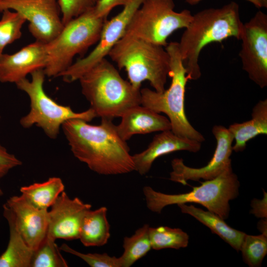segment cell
Segmentation results:
<instances>
[{
    "label": "cell",
    "mask_w": 267,
    "mask_h": 267,
    "mask_svg": "<svg viewBox=\"0 0 267 267\" xmlns=\"http://www.w3.org/2000/svg\"><path fill=\"white\" fill-rule=\"evenodd\" d=\"M61 128L74 156L91 171L103 175L135 171L130 148L112 120L101 118L100 125H92L81 119H71Z\"/></svg>",
    "instance_id": "cell-1"
},
{
    "label": "cell",
    "mask_w": 267,
    "mask_h": 267,
    "mask_svg": "<svg viewBox=\"0 0 267 267\" xmlns=\"http://www.w3.org/2000/svg\"><path fill=\"white\" fill-rule=\"evenodd\" d=\"M243 23L239 7L234 1L220 8H210L199 11L185 28L179 49L189 80L201 76L199 57L203 48L212 43H222L228 38L240 40Z\"/></svg>",
    "instance_id": "cell-2"
},
{
    "label": "cell",
    "mask_w": 267,
    "mask_h": 267,
    "mask_svg": "<svg viewBox=\"0 0 267 267\" xmlns=\"http://www.w3.org/2000/svg\"><path fill=\"white\" fill-rule=\"evenodd\" d=\"M83 94L96 116L112 120L141 105L140 89L124 80L106 58L79 79Z\"/></svg>",
    "instance_id": "cell-3"
},
{
    "label": "cell",
    "mask_w": 267,
    "mask_h": 267,
    "mask_svg": "<svg viewBox=\"0 0 267 267\" xmlns=\"http://www.w3.org/2000/svg\"><path fill=\"white\" fill-rule=\"evenodd\" d=\"M108 56L119 70L124 69L130 83L140 89L148 81L154 90L163 92L170 72V56L164 46L124 35Z\"/></svg>",
    "instance_id": "cell-4"
},
{
    "label": "cell",
    "mask_w": 267,
    "mask_h": 267,
    "mask_svg": "<svg viewBox=\"0 0 267 267\" xmlns=\"http://www.w3.org/2000/svg\"><path fill=\"white\" fill-rule=\"evenodd\" d=\"M165 49L170 56V87L163 92L148 88L140 89L141 105L157 113L167 115L171 131L176 135L202 142L203 135L195 130L187 120L184 111V95L189 80L183 65L178 43L168 44Z\"/></svg>",
    "instance_id": "cell-5"
},
{
    "label": "cell",
    "mask_w": 267,
    "mask_h": 267,
    "mask_svg": "<svg viewBox=\"0 0 267 267\" xmlns=\"http://www.w3.org/2000/svg\"><path fill=\"white\" fill-rule=\"evenodd\" d=\"M239 181L231 166L214 178L205 180L200 186L193 187L187 193L168 194L156 191L145 186L143 192L147 208L150 211L161 213L163 209L173 204L195 203L223 220L229 215V202L239 194Z\"/></svg>",
    "instance_id": "cell-6"
},
{
    "label": "cell",
    "mask_w": 267,
    "mask_h": 267,
    "mask_svg": "<svg viewBox=\"0 0 267 267\" xmlns=\"http://www.w3.org/2000/svg\"><path fill=\"white\" fill-rule=\"evenodd\" d=\"M107 20L98 17L93 7L64 25L59 34L46 44L45 76L58 77L72 64L76 55L97 43Z\"/></svg>",
    "instance_id": "cell-7"
},
{
    "label": "cell",
    "mask_w": 267,
    "mask_h": 267,
    "mask_svg": "<svg viewBox=\"0 0 267 267\" xmlns=\"http://www.w3.org/2000/svg\"><path fill=\"white\" fill-rule=\"evenodd\" d=\"M31 75V80L26 78L15 84L18 89L27 93L30 100L29 112L20 120L23 127L37 126L49 138L54 139L65 122L79 119L89 122L97 117L91 108L82 112H75L70 106L60 105L48 96L44 89L46 76L44 69L37 70Z\"/></svg>",
    "instance_id": "cell-8"
},
{
    "label": "cell",
    "mask_w": 267,
    "mask_h": 267,
    "mask_svg": "<svg viewBox=\"0 0 267 267\" xmlns=\"http://www.w3.org/2000/svg\"><path fill=\"white\" fill-rule=\"evenodd\" d=\"M175 7L173 0H145L133 16L124 35L166 47L169 37L186 28L193 17L190 10L176 12Z\"/></svg>",
    "instance_id": "cell-9"
},
{
    "label": "cell",
    "mask_w": 267,
    "mask_h": 267,
    "mask_svg": "<svg viewBox=\"0 0 267 267\" xmlns=\"http://www.w3.org/2000/svg\"><path fill=\"white\" fill-rule=\"evenodd\" d=\"M145 0H132L120 13L104 23L97 44L86 57L77 59L59 75L66 83L79 80L80 77L99 61L105 58L124 36L135 12Z\"/></svg>",
    "instance_id": "cell-10"
},
{
    "label": "cell",
    "mask_w": 267,
    "mask_h": 267,
    "mask_svg": "<svg viewBox=\"0 0 267 267\" xmlns=\"http://www.w3.org/2000/svg\"><path fill=\"white\" fill-rule=\"evenodd\" d=\"M239 53L242 69L261 89L267 86V15L259 10L243 24Z\"/></svg>",
    "instance_id": "cell-11"
},
{
    "label": "cell",
    "mask_w": 267,
    "mask_h": 267,
    "mask_svg": "<svg viewBox=\"0 0 267 267\" xmlns=\"http://www.w3.org/2000/svg\"><path fill=\"white\" fill-rule=\"evenodd\" d=\"M12 10L29 22V31L36 41L46 44L64 25L58 0H1L0 12Z\"/></svg>",
    "instance_id": "cell-12"
},
{
    "label": "cell",
    "mask_w": 267,
    "mask_h": 267,
    "mask_svg": "<svg viewBox=\"0 0 267 267\" xmlns=\"http://www.w3.org/2000/svg\"><path fill=\"white\" fill-rule=\"evenodd\" d=\"M212 133L217 140L216 148L210 162L204 167L193 168L184 165L181 158L172 161V172L170 179L183 185L188 180H209L215 178L227 168L231 166L230 156L234 138L228 129L221 125H215Z\"/></svg>",
    "instance_id": "cell-13"
},
{
    "label": "cell",
    "mask_w": 267,
    "mask_h": 267,
    "mask_svg": "<svg viewBox=\"0 0 267 267\" xmlns=\"http://www.w3.org/2000/svg\"><path fill=\"white\" fill-rule=\"evenodd\" d=\"M91 208L90 204L78 197L71 199L63 191L48 210L46 235L55 240L79 239L83 219Z\"/></svg>",
    "instance_id": "cell-14"
},
{
    "label": "cell",
    "mask_w": 267,
    "mask_h": 267,
    "mask_svg": "<svg viewBox=\"0 0 267 267\" xmlns=\"http://www.w3.org/2000/svg\"><path fill=\"white\" fill-rule=\"evenodd\" d=\"M46 44L35 41L13 54L0 56V82L17 83L46 64Z\"/></svg>",
    "instance_id": "cell-15"
},
{
    "label": "cell",
    "mask_w": 267,
    "mask_h": 267,
    "mask_svg": "<svg viewBox=\"0 0 267 267\" xmlns=\"http://www.w3.org/2000/svg\"><path fill=\"white\" fill-rule=\"evenodd\" d=\"M5 204L12 212L24 241L33 251L36 250L47 234L48 210L35 207L21 195L9 197Z\"/></svg>",
    "instance_id": "cell-16"
},
{
    "label": "cell",
    "mask_w": 267,
    "mask_h": 267,
    "mask_svg": "<svg viewBox=\"0 0 267 267\" xmlns=\"http://www.w3.org/2000/svg\"><path fill=\"white\" fill-rule=\"evenodd\" d=\"M201 147V142L180 137L171 130L161 132L154 136L146 149L132 155L135 171L141 175H145L153 162L161 156L180 150L197 152Z\"/></svg>",
    "instance_id": "cell-17"
},
{
    "label": "cell",
    "mask_w": 267,
    "mask_h": 267,
    "mask_svg": "<svg viewBox=\"0 0 267 267\" xmlns=\"http://www.w3.org/2000/svg\"><path fill=\"white\" fill-rule=\"evenodd\" d=\"M121 118L116 128L119 135L125 141L134 134L169 131L172 128L168 118L141 105L129 109Z\"/></svg>",
    "instance_id": "cell-18"
},
{
    "label": "cell",
    "mask_w": 267,
    "mask_h": 267,
    "mask_svg": "<svg viewBox=\"0 0 267 267\" xmlns=\"http://www.w3.org/2000/svg\"><path fill=\"white\" fill-rule=\"evenodd\" d=\"M3 216L8 224L9 237L7 248L0 256V267H31L34 251L23 238L6 204L3 205Z\"/></svg>",
    "instance_id": "cell-19"
},
{
    "label": "cell",
    "mask_w": 267,
    "mask_h": 267,
    "mask_svg": "<svg viewBox=\"0 0 267 267\" xmlns=\"http://www.w3.org/2000/svg\"><path fill=\"white\" fill-rule=\"evenodd\" d=\"M235 139L232 150L243 151L247 142L259 134H267V99L260 100L253 107L251 120L230 125L228 129Z\"/></svg>",
    "instance_id": "cell-20"
},
{
    "label": "cell",
    "mask_w": 267,
    "mask_h": 267,
    "mask_svg": "<svg viewBox=\"0 0 267 267\" xmlns=\"http://www.w3.org/2000/svg\"><path fill=\"white\" fill-rule=\"evenodd\" d=\"M182 213L191 215L208 227L237 251H239L246 233L231 227L218 215L193 205H178Z\"/></svg>",
    "instance_id": "cell-21"
},
{
    "label": "cell",
    "mask_w": 267,
    "mask_h": 267,
    "mask_svg": "<svg viewBox=\"0 0 267 267\" xmlns=\"http://www.w3.org/2000/svg\"><path fill=\"white\" fill-rule=\"evenodd\" d=\"M105 207L89 210L83 219L79 239L86 247L102 246L105 245L110 237V224L107 218Z\"/></svg>",
    "instance_id": "cell-22"
},
{
    "label": "cell",
    "mask_w": 267,
    "mask_h": 267,
    "mask_svg": "<svg viewBox=\"0 0 267 267\" xmlns=\"http://www.w3.org/2000/svg\"><path fill=\"white\" fill-rule=\"evenodd\" d=\"M64 184L58 177L49 178L42 182H36L21 187V195L35 207L47 210L64 191Z\"/></svg>",
    "instance_id": "cell-23"
},
{
    "label": "cell",
    "mask_w": 267,
    "mask_h": 267,
    "mask_svg": "<svg viewBox=\"0 0 267 267\" xmlns=\"http://www.w3.org/2000/svg\"><path fill=\"white\" fill-rule=\"evenodd\" d=\"M148 224L137 229L130 237H125L123 241L124 251L120 257L121 267H130L144 256L151 249L149 236Z\"/></svg>",
    "instance_id": "cell-24"
},
{
    "label": "cell",
    "mask_w": 267,
    "mask_h": 267,
    "mask_svg": "<svg viewBox=\"0 0 267 267\" xmlns=\"http://www.w3.org/2000/svg\"><path fill=\"white\" fill-rule=\"evenodd\" d=\"M149 236L152 249L156 250L185 248L189 241L188 235L181 229L168 226L150 227Z\"/></svg>",
    "instance_id": "cell-25"
},
{
    "label": "cell",
    "mask_w": 267,
    "mask_h": 267,
    "mask_svg": "<svg viewBox=\"0 0 267 267\" xmlns=\"http://www.w3.org/2000/svg\"><path fill=\"white\" fill-rule=\"evenodd\" d=\"M60 251L55 240L46 235L34 251L31 267H67V263Z\"/></svg>",
    "instance_id": "cell-26"
},
{
    "label": "cell",
    "mask_w": 267,
    "mask_h": 267,
    "mask_svg": "<svg viewBox=\"0 0 267 267\" xmlns=\"http://www.w3.org/2000/svg\"><path fill=\"white\" fill-rule=\"evenodd\" d=\"M2 13L0 19V56L8 44L20 38L22 28L26 21L22 15L11 10L5 9Z\"/></svg>",
    "instance_id": "cell-27"
},
{
    "label": "cell",
    "mask_w": 267,
    "mask_h": 267,
    "mask_svg": "<svg viewBox=\"0 0 267 267\" xmlns=\"http://www.w3.org/2000/svg\"><path fill=\"white\" fill-rule=\"evenodd\" d=\"M240 251L248 265L252 267L260 266L267 253V235L245 234Z\"/></svg>",
    "instance_id": "cell-28"
},
{
    "label": "cell",
    "mask_w": 267,
    "mask_h": 267,
    "mask_svg": "<svg viewBox=\"0 0 267 267\" xmlns=\"http://www.w3.org/2000/svg\"><path fill=\"white\" fill-rule=\"evenodd\" d=\"M60 250L78 257L91 267H121L120 258L110 256L107 253L85 254L73 249L66 244L59 247Z\"/></svg>",
    "instance_id": "cell-29"
},
{
    "label": "cell",
    "mask_w": 267,
    "mask_h": 267,
    "mask_svg": "<svg viewBox=\"0 0 267 267\" xmlns=\"http://www.w3.org/2000/svg\"><path fill=\"white\" fill-rule=\"evenodd\" d=\"M98 0H58L63 25L93 7Z\"/></svg>",
    "instance_id": "cell-30"
},
{
    "label": "cell",
    "mask_w": 267,
    "mask_h": 267,
    "mask_svg": "<svg viewBox=\"0 0 267 267\" xmlns=\"http://www.w3.org/2000/svg\"><path fill=\"white\" fill-rule=\"evenodd\" d=\"M22 162L14 155L9 153L0 144V179L4 177L12 169L21 165Z\"/></svg>",
    "instance_id": "cell-31"
},
{
    "label": "cell",
    "mask_w": 267,
    "mask_h": 267,
    "mask_svg": "<svg viewBox=\"0 0 267 267\" xmlns=\"http://www.w3.org/2000/svg\"><path fill=\"white\" fill-rule=\"evenodd\" d=\"M132 0H98L94 6L96 15L100 17L107 18L112 9L116 6H125Z\"/></svg>",
    "instance_id": "cell-32"
},
{
    "label": "cell",
    "mask_w": 267,
    "mask_h": 267,
    "mask_svg": "<svg viewBox=\"0 0 267 267\" xmlns=\"http://www.w3.org/2000/svg\"><path fill=\"white\" fill-rule=\"evenodd\" d=\"M252 208L251 213L257 217L267 218V193L264 191V196L262 200L254 199L251 202Z\"/></svg>",
    "instance_id": "cell-33"
},
{
    "label": "cell",
    "mask_w": 267,
    "mask_h": 267,
    "mask_svg": "<svg viewBox=\"0 0 267 267\" xmlns=\"http://www.w3.org/2000/svg\"><path fill=\"white\" fill-rule=\"evenodd\" d=\"M202 0H185V2L191 5H194L198 3ZM248 2L252 3L255 7L260 8H262L261 4L259 0H246Z\"/></svg>",
    "instance_id": "cell-34"
},
{
    "label": "cell",
    "mask_w": 267,
    "mask_h": 267,
    "mask_svg": "<svg viewBox=\"0 0 267 267\" xmlns=\"http://www.w3.org/2000/svg\"><path fill=\"white\" fill-rule=\"evenodd\" d=\"M267 218H263L258 223V228L259 230L262 232V234L267 235Z\"/></svg>",
    "instance_id": "cell-35"
},
{
    "label": "cell",
    "mask_w": 267,
    "mask_h": 267,
    "mask_svg": "<svg viewBox=\"0 0 267 267\" xmlns=\"http://www.w3.org/2000/svg\"><path fill=\"white\" fill-rule=\"evenodd\" d=\"M262 7H267V0H259Z\"/></svg>",
    "instance_id": "cell-36"
},
{
    "label": "cell",
    "mask_w": 267,
    "mask_h": 267,
    "mask_svg": "<svg viewBox=\"0 0 267 267\" xmlns=\"http://www.w3.org/2000/svg\"><path fill=\"white\" fill-rule=\"evenodd\" d=\"M3 194V192L2 191V190L0 187V196H2Z\"/></svg>",
    "instance_id": "cell-37"
},
{
    "label": "cell",
    "mask_w": 267,
    "mask_h": 267,
    "mask_svg": "<svg viewBox=\"0 0 267 267\" xmlns=\"http://www.w3.org/2000/svg\"></svg>",
    "instance_id": "cell-38"
},
{
    "label": "cell",
    "mask_w": 267,
    "mask_h": 267,
    "mask_svg": "<svg viewBox=\"0 0 267 267\" xmlns=\"http://www.w3.org/2000/svg\"></svg>",
    "instance_id": "cell-39"
}]
</instances>
